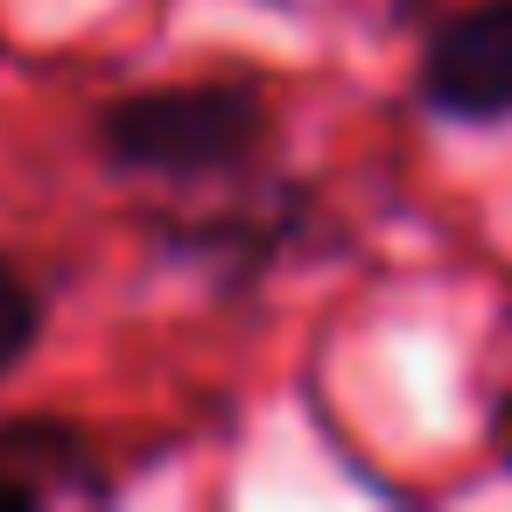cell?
Listing matches in <instances>:
<instances>
[{
	"label": "cell",
	"mask_w": 512,
	"mask_h": 512,
	"mask_svg": "<svg viewBox=\"0 0 512 512\" xmlns=\"http://www.w3.org/2000/svg\"><path fill=\"white\" fill-rule=\"evenodd\" d=\"M505 456H512V421H505Z\"/></svg>",
	"instance_id": "cell-6"
},
{
	"label": "cell",
	"mask_w": 512,
	"mask_h": 512,
	"mask_svg": "<svg viewBox=\"0 0 512 512\" xmlns=\"http://www.w3.org/2000/svg\"><path fill=\"white\" fill-rule=\"evenodd\" d=\"M43 505V491L29 484V477H15L8 463H0V512H36Z\"/></svg>",
	"instance_id": "cell-5"
},
{
	"label": "cell",
	"mask_w": 512,
	"mask_h": 512,
	"mask_svg": "<svg viewBox=\"0 0 512 512\" xmlns=\"http://www.w3.org/2000/svg\"><path fill=\"white\" fill-rule=\"evenodd\" d=\"M36 337H43V295L8 253H0V379L36 351Z\"/></svg>",
	"instance_id": "cell-4"
},
{
	"label": "cell",
	"mask_w": 512,
	"mask_h": 512,
	"mask_svg": "<svg viewBox=\"0 0 512 512\" xmlns=\"http://www.w3.org/2000/svg\"><path fill=\"white\" fill-rule=\"evenodd\" d=\"M421 99L449 120H505L512 113V0L463 8L435 29L421 57Z\"/></svg>",
	"instance_id": "cell-2"
},
{
	"label": "cell",
	"mask_w": 512,
	"mask_h": 512,
	"mask_svg": "<svg viewBox=\"0 0 512 512\" xmlns=\"http://www.w3.org/2000/svg\"><path fill=\"white\" fill-rule=\"evenodd\" d=\"M0 463H8L15 477H29L43 498H50V491H64V484H99L92 442H85L71 421H50V414L0 421Z\"/></svg>",
	"instance_id": "cell-3"
},
{
	"label": "cell",
	"mask_w": 512,
	"mask_h": 512,
	"mask_svg": "<svg viewBox=\"0 0 512 512\" xmlns=\"http://www.w3.org/2000/svg\"><path fill=\"white\" fill-rule=\"evenodd\" d=\"M260 141H267V92L253 78L155 85L99 106V155L120 176L204 183V176L246 169Z\"/></svg>",
	"instance_id": "cell-1"
}]
</instances>
